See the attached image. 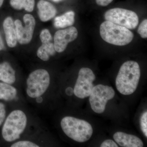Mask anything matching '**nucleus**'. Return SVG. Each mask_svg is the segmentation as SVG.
<instances>
[{
  "label": "nucleus",
  "instance_id": "obj_6",
  "mask_svg": "<svg viewBox=\"0 0 147 147\" xmlns=\"http://www.w3.org/2000/svg\"><path fill=\"white\" fill-rule=\"evenodd\" d=\"M115 94L112 87L98 84L93 87L90 95L91 108L95 113L101 114L105 111L108 100L113 99Z\"/></svg>",
  "mask_w": 147,
  "mask_h": 147
},
{
  "label": "nucleus",
  "instance_id": "obj_4",
  "mask_svg": "<svg viewBox=\"0 0 147 147\" xmlns=\"http://www.w3.org/2000/svg\"><path fill=\"white\" fill-rule=\"evenodd\" d=\"M27 118L26 114L21 110H15L9 114L3 126L2 134L7 142L19 139L26 127Z\"/></svg>",
  "mask_w": 147,
  "mask_h": 147
},
{
  "label": "nucleus",
  "instance_id": "obj_10",
  "mask_svg": "<svg viewBox=\"0 0 147 147\" xmlns=\"http://www.w3.org/2000/svg\"><path fill=\"white\" fill-rule=\"evenodd\" d=\"M78 34V31L74 27H69L56 32L54 37V44L56 52H63L68 43L77 38Z\"/></svg>",
  "mask_w": 147,
  "mask_h": 147
},
{
  "label": "nucleus",
  "instance_id": "obj_22",
  "mask_svg": "<svg viewBox=\"0 0 147 147\" xmlns=\"http://www.w3.org/2000/svg\"><path fill=\"white\" fill-rule=\"evenodd\" d=\"M11 147H39L33 142L28 141H22L16 142L11 145Z\"/></svg>",
  "mask_w": 147,
  "mask_h": 147
},
{
  "label": "nucleus",
  "instance_id": "obj_12",
  "mask_svg": "<svg viewBox=\"0 0 147 147\" xmlns=\"http://www.w3.org/2000/svg\"><path fill=\"white\" fill-rule=\"evenodd\" d=\"M37 8L38 16L42 22L49 21L54 18L57 13L55 6L45 0H40L38 3Z\"/></svg>",
  "mask_w": 147,
  "mask_h": 147
},
{
  "label": "nucleus",
  "instance_id": "obj_19",
  "mask_svg": "<svg viewBox=\"0 0 147 147\" xmlns=\"http://www.w3.org/2000/svg\"><path fill=\"white\" fill-rule=\"evenodd\" d=\"M40 38L42 43L52 42L53 39L52 35L47 29H44L41 31L40 34Z\"/></svg>",
  "mask_w": 147,
  "mask_h": 147
},
{
  "label": "nucleus",
  "instance_id": "obj_25",
  "mask_svg": "<svg viewBox=\"0 0 147 147\" xmlns=\"http://www.w3.org/2000/svg\"><path fill=\"white\" fill-rule=\"evenodd\" d=\"M113 0H96L98 5L101 6H106L113 2Z\"/></svg>",
  "mask_w": 147,
  "mask_h": 147
},
{
  "label": "nucleus",
  "instance_id": "obj_20",
  "mask_svg": "<svg viewBox=\"0 0 147 147\" xmlns=\"http://www.w3.org/2000/svg\"><path fill=\"white\" fill-rule=\"evenodd\" d=\"M138 33L141 37L143 38H147V20L144 19L139 26Z\"/></svg>",
  "mask_w": 147,
  "mask_h": 147
},
{
  "label": "nucleus",
  "instance_id": "obj_11",
  "mask_svg": "<svg viewBox=\"0 0 147 147\" xmlns=\"http://www.w3.org/2000/svg\"><path fill=\"white\" fill-rule=\"evenodd\" d=\"M115 141L121 147H142L144 143L139 137L123 132L118 131L113 135Z\"/></svg>",
  "mask_w": 147,
  "mask_h": 147
},
{
  "label": "nucleus",
  "instance_id": "obj_2",
  "mask_svg": "<svg viewBox=\"0 0 147 147\" xmlns=\"http://www.w3.org/2000/svg\"><path fill=\"white\" fill-rule=\"evenodd\" d=\"M61 126L67 137L80 143L88 141L93 132L92 127L89 123L69 116L62 119Z\"/></svg>",
  "mask_w": 147,
  "mask_h": 147
},
{
  "label": "nucleus",
  "instance_id": "obj_16",
  "mask_svg": "<svg viewBox=\"0 0 147 147\" xmlns=\"http://www.w3.org/2000/svg\"><path fill=\"white\" fill-rule=\"evenodd\" d=\"M56 52L54 43L52 42L42 43L38 49L37 55L40 59L46 61L49 60L51 56L55 55Z\"/></svg>",
  "mask_w": 147,
  "mask_h": 147
},
{
  "label": "nucleus",
  "instance_id": "obj_26",
  "mask_svg": "<svg viewBox=\"0 0 147 147\" xmlns=\"http://www.w3.org/2000/svg\"><path fill=\"white\" fill-rule=\"evenodd\" d=\"M65 93L67 96H71L74 94V90L71 87H69L67 88L66 89Z\"/></svg>",
  "mask_w": 147,
  "mask_h": 147
},
{
  "label": "nucleus",
  "instance_id": "obj_8",
  "mask_svg": "<svg viewBox=\"0 0 147 147\" xmlns=\"http://www.w3.org/2000/svg\"><path fill=\"white\" fill-rule=\"evenodd\" d=\"M95 75L90 69L83 67L79 70L74 89L75 96L84 99L90 96L93 88Z\"/></svg>",
  "mask_w": 147,
  "mask_h": 147
},
{
  "label": "nucleus",
  "instance_id": "obj_17",
  "mask_svg": "<svg viewBox=\"0 0 147 147\" xmlns=\"http://www.w3.org/2000/svg\"><path fill=\"white\" fill-rule=\"evenodd\" d=\"M17 90L10 84L0 83V99L11 101L16 97Z\"/></svg>",
  "mask_w": 147,
  "mask_h": 147
},
{
  "label": "nucleus",
  "instance_id": "obj_3",
  "mask_svg": "<svg viewBox=\"0 0 147 147\" xmlns=\"http://www.w3.org/2000/svg\"><path fill=\"white\" fill-rule=\"evenodd\" d=\"M100 34L105 42L117 46L129 44L134 38L133 33L129 29L107 21L100 25Z\"/></svg>",
  "mask_w": 147,
  "mask_h": 147
},
{
  "label": "nucleus",
  "instance_id": "obj_29",
  "mask_svg": "<svg viewBox=\"0 0 147 147\" xmlns=\"http://www.w3.org/2000/svg\"><path fill=\"white\" fill-rule=\"evenodd\" d=\"M50 1H52L55 3H59L63 1H65V0H50Z\"/></svg>",
  "mask_w": 147,
  "mask_h": 147
},
{
  "label": "nucleus",
  "instance_id": "obj_18",
  "mask_svg": "<svg viewBox=\"0 0 147 147\" xmlns=\"http://www.w3.org/2000/svg\"><path fill=\"white\" fill-rule=\"evenodd\" d=\"M11 6L16 10H25L32 12L34 10L35 0H10Z\"/></svg>",
  "mask_w": 147,
  "mask_h": 147
},
{
  "label": "nucleus",
  "instance_id": "obj_24",
  "mask_svg": "<svg viewBox=\"0 0 147 147\" xmlns=\"http://www.w3.org/2000/svg\"><path fill=\"white\" fill-rule=\"evenodd\" d=\"M100 147H118L119 146L116 142L111 139H107L102 142Z\"/></svg>",
  "mask_w": 147,
  "mask_h": 147
},
{
  "label": "nucleus",
  "instance_id": "obj_28",
  "mask_svg": "<svg viewBox=\"0 0 147 147\" xmlns=\"http://www.w3.org/2000/svg\"><path fill=\"white\" fill-rule=\"evenodd\" d=\"M36 98V101L38 103H41L43 101V99H42V97L40 96H38V97H37Z\"/></svg>",
  "mask_w": 147,
  "mask_h": 147
},
{
  "label": "nucleus",
  "instance_id": "obj_27",
  "mask_svg": "<svg viewBox=\"0 0 147 147\" xmlns=\"http://www.w3.org/2000/svg\"><path fill=\"white\" fill-rule=\"evenodd\" d=\"M4 47L3 41L2 38L0 34V51H1L3 49Z\"/></svg>",
  "mask_w": 147,
  "mask_h": 147
},
{
  "label": "nucleus",
  "instance_id": "obj_21",
  "mask_svg": "<svg viewBox=\"0 0 147 147\" xmlns=\"http://www.w3.org/2000/svg\"><path fill=\"white\" fill-rule=\"evenodd\" d=\"M141 130L146 137H147V112L146 111L142 114L140 119Z\"/></svg>",
  "mask_w": 147,
  "mask_h": 147
},
{
  "label": "nucleus",
  "instance_id": "obj_5",
  "mask_svg": "<svg viewBox=\"0 0 147 147\" xmlns=\"http://www.w3.org/2000/svg\"><path fill=\"white\" fill-rule=\"evenodd\" d=\"M50 84V76L47 70L38 69L30 74L27 80L26 92L32 98L41 96Z\"/></svg>",
  "mask_w": 147,
  "mask_h": 147
},
{
  "label": "nucleus",
  "instance_id": "obj_7",
  "mask_svg": "<svg viewBox=\"0 0 147 147\" xmlns=\"http://www.w3.org/2000/svg\"><path fill=\"white\" fill-rule=\"evenodd\" d=\"M104 17L106 21L128 29H135L139 24V17L137 13L124 9H111L105 12Z\"/></svg>",
  "mask_w": 147,
  "mask_h": 147
},
{
  "label": "nucleus",
  "instance_id": "obj_1",
  "mask_svg": "<svg viewBox=\"0 0 147 147\" xmlns=\"http://www.w3.org/2000/svg\"><path fill=\"white\" fill-rule=\"evenodd\" d=\"M141 76V71L137 62L129 61L124 63L116 79V86L121 94L129 95L137 90Z\"/></svg>",
  "mask_w": 147,
  "mask_h": 147
},
{
  "label": "nucleus",
  "instance_id": "obj_13",
  "mask_svg": "<svg viewBox=\"0 0 147 147\" xmlns=\"http://www.w3.org/2000/svg\"><path fill=\"white\" fill-rule=\"evenodd\" d=\"M3 28L7 45L11 48L15 47L17 44V36L14 23L11 17L5 18L3 23Z\"/></svg>",
  "mask_w": 147,
  "mask_h": 147
},
{
  "label": "nucleus",
  "instance_id": "obj_23",
  "mask_svg": "<svg viewBox=\"0 0 147 147\" xmlns=\"http://www.w3.org/2000/svg\"><path fill=\"white\" fill-rule=\"evenodd\" d=\"M6 116V110L4 104L0 102V126L3 122Z\"/></svg>",
  "mask_w": 147,
  "mask_h": 147
},
{
  "label": "nucleus",
  "instance_id": "obj_30",
  "mask_svg": "<svg viewBox=\"0 0 147 147\" xmlns=\"http://www.w3.org/2000/svg\"><path fill=\"white\" fill-rule=\"evenodd\" d=\"M4 0H0V8H1L2 5H3V3L4 2Z\"/></svg>",
  "mask_w": 147,
  "mask_h": 147
},
{
  "label": "nucleus",
  "instance_id": "obj_15",
  "mask_svg": "<svg viewBox=\"0 0 147 147\" xmlns=\"http://www.w3.org/2000/svg\"><path fill=\"white\" fill-rule=\"evenodd\" d=\"M75 13L72 11H67L54 19V25L57 28H64L70 27L75 21Z\"/></svg>",
  "mask_w": 147,
  "mask_h": 147
},
{
  "label": "nucleus",
  "instance_id": "obj_14",
  "mask_svg": "<svg viewBox=\"0 0 147 147\" xmlns=\"http://www.w3.org/2000/svg\"><path fill=\"white\" fill-rule=\"evenodd\" d=\"M15 71L7 62L0 63V81L9 84L16 82Z\"/></svg>",
  "mask_w": 147,
  "mask_h": 147
},
{
  "label": "nucleus",
  "instance_id": "obj_9",
  "mask_svg": "<svg viewBox=\"0 0 147 147\" xmlns=\"http://www.w3.org/2000/svg\"><path fill=\"white\" fill-rule=\"evenodd\" d=\"M25 26H23L22 22L17 19L14 22L17 40L21 45H25L31 41L35 26L36 21L32 15L26 14L24 16Z\"/></svg>",
  "mask_w": 147,
  "mask_h": 147
}]
</instances>
